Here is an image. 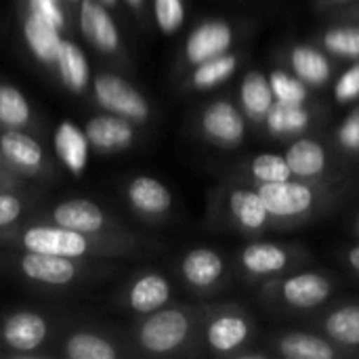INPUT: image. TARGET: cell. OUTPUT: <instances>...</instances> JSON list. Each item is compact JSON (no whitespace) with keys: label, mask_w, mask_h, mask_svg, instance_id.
<instances>
[{"label":"cell","mask_w":359,"mask_h":359,"mask_svg":"<svg viewBox=\"0 0 359 359\" xmlns=\"http://www.w3.org/2000/svg\"><path fill=\"white\" fill-rule=\"evenodd\" d=\"M294 179H316L328 166V151L318 139L303 137L294 141L284 154Z\"/></svg>","instance_id":"14"},{"label":"cell","mask_w":359,"mask_h":359,"mask_svg":"<svg viewBox=\"0 0 359 359\" xmlns=\"http://www.w3.org/2000/svg\"><path fill=\"white\" fill-rule=\"evenodd\" d=\"M63 353L69 359H114L118 351L114 345L97 334L80 332L65 341Z\"/></svg>","instance_id":"31"},{"label":"cell","mask_w":359,"mask_h":359,"mask_svg":"<svg viewBox=\"0 0 359 359\" xmlns=\"http://www.w3.org/2000/svg\"><path fill=\"white\" fill-rule=\"evenodd\" d=\"M0 151L15 166H19L21 170H27V172L40 170L42 158H44L40 143L34 137H29L25 133H19L17 128H11L0 137Z\"/></svg>","instance_id":"25"},{"label":"cell","mask_w":359,"mask_h":359,"mask_svg":"<svg viewBox=\"0 0 359 359\" xmlns=\"http://www.w3.org/2000/svg\"><path fill=\"white\" fill-rule=\"evenodd\" d=\"M263 122L273 137H292L311 124V111L305 107V103L276 101L265 114Z\"/></svg>","instance_id":"23"},{"label":"cell","mask_w":359,"mask_h":359,"mask_svg":"<svg viewBox=\"0 0 359 359\" xmlns=\"http://www.w3.org/2000/svg\"><path fill=\"white\" fill-rule=\"evenodd\" d=\"M23 246L29 252H44V255L78 259V257L86 255L88 240L84 233L65 229L61 225H57V227L36 225L23 233Z\"/></svg>","instance_id":"4"},{"label":"cell","mask_w":359,"mask_h":359,"mask_svg":"<svg viewBox=\"0 0 359 359\" xmlns=\"http://www.w3.org/2000/svg\"><path fill=\"white\" fill-rule=\"evenodd\" d=\"M61 29L53 23L40 19L34 13H27L23 21V38L27 48L34 53V57L42 63H55V57L61 48Z\"/></svg>","instance_id":"19"},{"label":"cell","mask_w":359,"mask_h":359,"mask_svg":"<svg viewBox=\"0 0 359 359\" xmlns=\"http://www.w3.org/2000/svg\"><path fill=\"white\" fill-rule=\"evenodd\" d=\"M250 337V322L238 313H225L210 322L206 341L217 353H231L242 347Z\"/></svg>","instance_id":"18"},{"label":"cell","mask_w":359,"mask_h":359,"mask_svg":"<svg viewBox=\"0 0 359 359\" xmlns=\"http://www.w3.org/2000/svg\"><path fill=\"white\" fill-rule=\"evenodd\" d=\"M46 332H48L46 322L38 313H29V311L11 316L2 328L4 343L17 351H34L36 347L42 345Z\"/></svg>","instance_id":"13"},{"label":"cell","mask_w":359,"mask_h":359,"mask_svg":"<svg viewBox=\"0 0 359 359\" xmlns=\"http://www.w3.org/2000/svg\"><path fill=\"white\" fill-rule=\"evenodd\" d=\"M55 151L61 160V164L76 177H80L88 166V151L90 143L86 133L72 120L59 122L55 130Z\"/></svg>","instance_id":"10"},{"label":"cell","mask_w":359,"mask_h":359,"mask_svg":"<svg viewBox=\"0 0 359 359\" xmlns=\"http://www.w3.org/2000/svg\"><path fill=\"white\" fill-rule=\"evenodd\" d=\"M29 118L32 109L23 93L11 84H0V124L6 128H21Z\"/></svg>","instance_id":"30"},{"label":"cell","mask_w":359,"mask_h":359,"mask_svg":"<svg viewBox=\"0 0 359 359\" xmlns=\"http://www.w3.org/2000/svg\"><path fill=\"white\" fill-rule=\"evenodd\" d=\"M233 44V27L225 19H206L185 40V59L198 65L206 59L223 55Z\"/></svg>","instance_id":"6"},{"label":"cell","mask_w":359,"mask_h":359,"mask_svg":"<svg viewBox=\"0 0 359 359\" xmlns=\"http://www.w3.org/2000/svg\"><path fill=\"white\" fill-rule=\"evenodd\" d=\"M225 271L223 257L212 248H194L185 255L181 263V273L194 288H210L215 286Z\"/></svg>","instance_id":"15"},{"label":"cell","mask_w":359,"mask_h":359,"mask_svg":"<svg viewBox=\"0 0 359 359\" xmlns=\"http://www.w3.org/2000/svg\"><path fill=\"white\" fill-rule=\"evenodd\" d=\"M347 261H349V265H351V267H353V269L359 273V246H353V248L349 250Z\"/></svg>","instance_id":"40"},{"label":"cell","mask_w":359,"mask_h":359,"mask_svg":"<svg viewBox=\"0 0 359 359\" xmlns=\"http://www.w3.org/2000/svg\"><path fill=\"white\" fill-rule=\"evenodd\" d=\"M202 133L217 145L233 147L240 145L246 137V120L244 114L229 101H212L206 105L200 118Z\"/></svg>","instance_id":"5"},{"label":"cell","mask_w":359,"mask_h":359,"mask_svg":"<svg viewBox=\"0 0 359 359\" xmlns=\"http://www.w3.org/2000/svg\"><path fill=\"white\" fill-rule=\"evenodd\" d=\"M276 347L286 359H332L337 355L328 339L309 332H288L278 339Z\"/></svg>","instance_id":"26"},{"label":"cell","mask_w":359,"mask_h":359,"mask_svg":"<svg viewBox=\"0 0 359 359\" xmlns=\"http://www.w3.org/2000/svg\"><path fill=\"white\" fill-rule=\"evenodd\" d=\"M267 78H269V86L273 90L276 101H284V103H307L309 101V88L299 76L288 74L284 69H273Z\"/></svg>","instance_id":"33"},{"label":"cell","mask_w":359,"mask_h":359,"mask_svg":"<svg viewBox=\"0 0 359 359\" xmlns=\"http://www.w3.org/2000/svg\"><path fill=\"white\" fill-rule=\"evenodd\" d=\"M99 2H103L105 6H116L118 4V0H99Z\"/></svg>","instance_id":"42"},{"label":"cell","mask_w":359,"mask_h":359,"mask_svg":"<svg viewBox=\"0 0 359 359\" xmlns=\"http://www.w3.org/2000/svg\"><path fill=\"white\" fill-rule=\"evenodd\" d=\"M84 133L88 137L90 147H95L99 151L124 149L135 141V128H133L130 120L116 116V114L90 118L84 126Z\"/></svg>","instance_id":"9"},{"label":"cell","mask_w":359,"mask_h":359,"mask_svg":"<svg viewBox=\"0 0 359 359\" xmlns=\"http://www.w3.org/2000/svg\"><path fill=\"white\" fill-rule=\"evenodd\" d=\"M250 175L259 183H276L294 179L284 156L280 154H259L250 162Z\"/></svg>","instance_id":"34"},{"label":"cell","mask_w":359,"mask_h":359,"mask_svg":"<svg viewBox=\"0 0 359 359\" xmlns=\"http://www.w3.org/2000/svg\"><path fill=\"white\" fill-rule=\"evenodd\" d=\"M240 103L244 107V114L252 120H263L265 114L269 111V107L276 103L273 90L269 86V78L259 72L252 69L248 72L242 82H240Z\"/></svg>","instance_id":"24"},{"label":"cell","mask_w":359,"mask_h":359,"mask_svg":"<svg viewBox=\"0 0 359 359\" xmlns=\"http://www.w3.org/2000/svg\"><path fill=\"white\" fill-rule=\"evenodd\" d=\"M337 141L343 149L359 154V107L347 114V118L337 128Z\"/></svg>","instance_id":"37"},{"label":"cell","mask_w":359,"mask_h":359,"mask_svg":"<svg viewBox=\"0 0 359 359\" xmlns=\"http://www.w3.org/2000/svg\"><path fill=\"white\" fill-rule=\"evenodd\" d=\"M332 294V282L318 271H303L290 276L280 286V297L294 309H316Z\"/></svg>","instance_id":"7"},{"label":"cell","mask_w":359,"mask_h":359,"mask_svg":"<svg viewBox=\"0 0 359 359\" xmlns=\"http://www.w3.org/2000/svg\"><path fill=\"white\" fill-rule=\"evenodd\" d=\"M240 263L250 276L267 278V276H276V273L284 271L288 267V263H290V255L280 244L255 242V244H248L242 250Z\"/></svg>","instance_id":"17"},{"label":"cell","mask_w":359,"mask_h":359,"mask_svg":"<svg viewBox=\"0 0 359 359\" xmlns=\"http://www.w3.org/2000/svg\"><path fill=\"white\" fill-rule=\"evenodd\" d=\"M292 74L299 76L307 86H324L332 76L330 59L311 44H297L288 53Z\"/></svg>","instance_id":"16"},{"label":"cell","mask_w":359,"mask_h":359,"mask_svg":"<svg viewBox=\"0 0 359 359\" xmlns=\"http://www.w3.org/2000/svg\"><path fill=\"white\" fill-rule=\"evenodd\" d=\"M53 221L55 225L88 236V233L99 231L105 225V215L90 200H67L55 206Z\"/></svg>","instance_id":"12"},{"label":"cell","mask_w":359,"mask_h":359,"mask_svg":"<svg viewBox=\"0 0 359 359\" xmlns=\"http://www.w3.org/2000/svg\"><path fill=\"white\" fill-rule=\"evenodd\" d=\"M93 93H95V101L109 114H116L135 122L149 118L147 99L118 74L103 72L95 76Z\"/></svg>","instance_id":"1"},{"label":"cell","mask_w":359,"mask_h":359,"mask_svg":"<svg viewBox=\"0 0 359 359\" xmlns=\"http://www.w3.org/2000/svg\"><path fill=\"white\" fill-rule=\"evenodd\" d=\"M189 328V318L179 309L151 311L139 330V341L151 353H170L185 343Z\"/></svg>","instance_id":"3"},{"label":"cell","mask_w":359,"mask_h":359,"mask_svg":"<svg viewBox=\"0 0 359 359\" xmlns=\"http://www.w3.org/2000/svg\"><path fill=\"white\" fill-rule=\"evenodd\" d=\"M126 2H128V6L135 8V11H141L143 4H145V0H126Z\"/></svg>","instance_id":"41"},{"label":"cell","mask_w":359,"mask_h":359,"mask_svg":"<svg viewBox=\"0 0 359 359\" xmlns=\"http://www.w3.org/2000/svg\"><path fill=\"white\" fill-rule=\"evenodd\" d=\"M358 15H359V13H358Z\"/></svg>","instance_id":"45"},{"label":"cell","mask_w":359,"mask_h":359,"mask_svg":"<svg viewBox=\"0 0 359 359\" xmlns=\"http://www.w3.org/2000/svg\"><path fill=\"white\" fill-rule=\"evenodd\" d=\"M240 67V59L233 53H223L217 55L212 59H206L202 63L196 65L194 74H191V84L200 90H208L215 88L219 84H223L225 80H229Z\"/></svg>","instance_id":"29"},{"label":"cell","mask_w":359,"mask_h":359,"mask_svg":"<svg viewBox=\"0 0 359 359\" xmlns=\"http://www.w3.org/2000/svg\"><path fill=\"white\" fill-rule=\"evenodd\" d=\"M27 8H29V13L53 23L55 27H59V29L65 27V15L59 6V0H27Z\"/></svg>","instance_id":"38"},{"label":"cell","mask_w":359,"mask_h":359,"mask_svg":"<svg viewBox=\"0 0 359 359\" xmlns=\"http://www.w3.org/2000/svg\"><path fill=\"white\" fill-rule=\"evenodd\" d=\"M154 15L162 34H175L185 23V2L183 0H154Z\"/></svg>","instance_id":"35"},{"label":"cell","mask_w":359,"mask_h":359,"mask_svg":"<svg viewBox=\"0 0 359 359\" xmlns=\"http://www.w3.org/2000/svg\"><path fill=\"white\" fill-rule=\"evenodd\" d=\"M21 208H23V204L19 198H15L11 194H0V227L17 221L21 215Z\"/></svg>","instance_id":"39"},{"label":"cell","mask_w":359,"mask_h":359,"mask_svg":"<svg viewBox=\"0 0 359 359\" xmlns=\"http://www.w3.org/2000/svg\"><path fill=\"white\" fill-rule=\"evenodd\" d=\"M337 2H343V0H337Z\"/></svg>","instance_id":"44"},{"label":"cell","mask_w":359,"mask_h":359,"mask_svg":"<svg viewBox=\"0 0 359 359\" xmlns=\"http://www.w3.org/2000/svg\"><path fill=\"white\" fill-rule=\"evenodd\" d=\"M332 97L337 103H353L359 99V59L347 67L334 82V88H332Z\"/></svg>","instance_id":"36"},{"label":"cell","mask_w":359,"mask_h":359,"mask_svg":"<svg viewBox=\"0 0 359 359\" xmlns=\"http://www.w3.org/2000/svg\"><path fill=\"white\" fill-rule=\"evenodd\" d=\"M229 212L236 219V223L248 231H259V229L267 227V223L271 219L259 191L246 189V187L233 189L229 194Z\"/></svg>","instance_id":"22"},{"label":"cell","mask_w":359,"mask_h":359,"mask_svg":"<svg viewBox=\"0 0 359 359\" xmlns=\"http://www.w3.org/2000/svg\"><path fill=\"white\" fill-rule=\"evenodd\" d=\"M355 231H358V236H359V217H358V221H355Z\"/></svg>","instance_id":"43"},{"label":"cell","mask_w":359,"mask_h":359,"mask_svg":"<svg viewBox=\"0 0 359 359\" xmlns=\"http://www.w3.org/2000/svg\"><path fill=\"white\" fill-rule=\"evenodd\" d=\"M128 202L143 215H162L172 206V194L164 183L151 177H137L126 189Z\"/></svg>","instance_id":"21"},{"label":"cell","mask_w":359,"mask_h":359,"mask_svg":"<svg viewBox=\"0 0 359 359\" xmlns=\"http://www.w3.org/2000/svg\"><path fill=\"white\" fill-rule=\"evenodd\" d=\"M322 46L328 55L341 59H359V27L355 25H337L328 27L322 34Z\"/></svg>","instance_id":"32"},{"label":"cell","mask_w":359,"mask_h":359,"mask_svg":"<svg viewBox=\"0 0 359 359\" xmlns=\"http://www.w3.org/2000/svg\"><path fill=\"white\" fill-rule=\"evenodd\" d=\"M21 271L40 284L48 286H63L76 278V265L67 257L44 255V252H29L21 259Z\"/></svg>","instance_id":"11"},{"label":"cell","mask_w":359,"mask_h":359,"mask_svg":"<svg viewBox=\"0 0 359 359\" xmlns=\"http://www.w3.org/2000/svg\"><path fill=\"white\" fill-rule=\"evenodd\" d=\"M80 32L101 53H116L120 46V32L99 0H82L80 4Z\"/></svg>","instance_id":"8"},{"label":"cell","mask_w":359,"mask_h":359,"mask_svg":"<svg viewBox=\"0 0 359 359\" xmlns=\"http://www.w3.org/2000/svg\"><path fill=\"white\" fill-rule=\"evenodd\" d=\"M168 299H170V284L160 273H147L139 278L128 292V303L139 313H151L164 307Z\"/></svg>","instance_id":"27"},{"label":"cell","mask_w":359,"mask_h":359,"mask_svg":"<svg viewBox=\"0 0 359 359\" xmlns=\"http://www.w3.org/2000/svg\"><path fill=\"white\" fill-rule=\"evenodd\" d=\"M267 212L278 221H292L316 206V189L299 179L259 183L257 187Z\"/></svg>","instance_id":"2"},{"label":"cell","mask_w":359,"mask_h":359,"mask_svg":"<svg viewBox=\"0 0 359 359\" xmlns=\"http://www.w3.org/2000/svg\"><path fill=\"white\" fill-rule=\"evenodd\" d=\"M322 328L330 341L343 347H359V305H341L332 309L324 318Z\"/></svg>","instance_id":"28"},{"label":"cell","mask_w":359,"mask_h":359,"mask_svg":"<svg viewBox=\"0 0 359 359\" xmlns=\"http://www.w3.org/2000/svg\"><path fill=\"white\" fill-rule=\"evenodd\" d=\"M55 65L59 69L61 82L72 90V93H84L88 82H90V65L84 55V50L72 42L63 40L61 48L55 57Z\"/></svg>","instance_id":"20"}]
</instances>
